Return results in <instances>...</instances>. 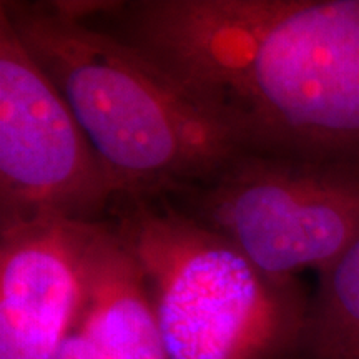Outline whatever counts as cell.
<instances>
[{"instance_id":"6da1fadb","label":"cell","mask_w":359,"mask_h":359,"mask_svg":"<svg viewBox=\"0 0 359 359\" xmlns=\"http://www.w3.org/2000/svg\"><path fill=\"white\" fill-rule=\"evenodd\" d=\"M240 151L359 165V0H85Z\"/></svg>"},{"instance_id":"7a4b0ae2","label":"cell","mask_w":359,"mask_h":359,"mask_svg":"<svg viewBox=\"0 0 359 359\" xmlns=\"http://www.w3.org/2000/svg\"><path fill=\"white\" fill-rule=\"evenodd\" d=\"M0 11L69 105L118 195L177 191L240 151L145 57L57 0H2Z\"/></svg>"},{"instance_id":"3957f363","label":"cell","mask_w":359,"mask_h":359,"mask_svg":"<svg viewBox=\"0 0 359 359\" xmlns=\"http://www.w3.org/2000/svg\"><path fill=\"white\" fill-rule=\"evenodd\" d=\"M109 222L140 268L170 359H288L309 298L163 195L120 193Z\"/></svg>"},{"instance_id":"277c9868","label":"cell","mask_w":359,"mask_h":359,"mask_svg":"<svg viewBox=\"0 0 359 359\" xmlns=\"http://www.w3.org/2000/svg\"><path fill=\"white\" fill-rule=\"evenodd\" d=\"M268 275L333 266L359 238V165L236 151L217 172L165 193Z\"/></svg>"},{"instance_id":"5b68a950","label":"cell","mask_w":359,"mask_h":359,"mask_svg":"<svg viewBox=\"0 0 359 359\" xmlns=\"http://www.w3.org/2000/svg\"><path fill=\"white\" fill-rule=\"evenodd\" d=\"M118 188L0 11V228L103 223Z\"/></svg>"},{"instance_id":"8992f818","label":"cell","mask_w":359,"mask_h":359,"mask_svg":"<svg viewBox=\"0 0 359 359\" xmlns=\"http://www.w3.org/2000/svg\"><path fill=\"white\" fill-rule=\"evenodd\" d=\"M95 224L39 219L0 228V359H57L82 302Z\"/></svg>"},{"instance_id":"52a82bcc","label":"cell","mask_w":359,"mask_h":359,"mask_svg":"<svg viewBox=\"0 0 359 359\" xmlns=\"http://www.w3.org/2000/svg\"><path fill=\"white\" fill-rule=\"evenodd\" d=\"M57 359H170L140 268L109 219L90 235L82 302Z\"/></svg>"},{"instance_id":"ba28073f","label":"cell","mask_w":359,"mask_h":359,"mask_svg":"<svg viewBox=\"0 0 359 359\" xmlns=\"http://www.w3.org/2000/svg\"><path fill=\"white\" fill-rule=\"evenodd\" d=\"M288 359H359V238L320 273L316 293Z\"/></svg>"}]
</instances>
